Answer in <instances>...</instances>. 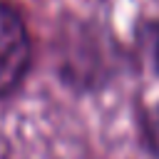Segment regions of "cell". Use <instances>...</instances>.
<instances>
[{
  "label": "cell",
  "instance_id": "obj_3",
  "mask_svg": "<svg viewBox=\"0 0 159 159\" xmlns=\"http://www.w3.org/2000/svg\"><path fill=\"white\" fill-rule=\"evenodd\" d=\"M147 52L159 72V20H152L147 25Z\"/></svg>",
  "mask_w": 159,
  "mask_h": 159
},
{
  "label": "cell",
  "instance_id": "obj_1",
  "mask_svg": "<svg viewBox=\"0 0 159 159\" xmlns=\"http://www.w3.org/2000/svg\"><path fill=\"white\" fill-rule=\"evenodd\" d=\"M32 62V40L22 15L0 0V99L7 97L27 75Z\"/></svg>",
  "mask_w": 159,
  "mask_h": 159
},
{
  "label": "cell",
  "instance_id": "obj_2",
  "mask_svg": "<svg viewBox=\"0 0 159 159\" xmlns=\"http://www.w3.org/2000/svg\"><path fill=\"white\" fill-rule=\"evenodd\" d=\"M139 127L147 149L159 159V99L139 109Z\"/></svg>",
  "mask_w": 159,
  "mask_h": 159
}]
</instances>
